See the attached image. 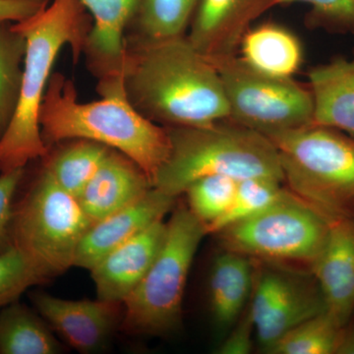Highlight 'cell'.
Wrapping results in <instances>:
<instances>
[{"mask_svg":"<svg viewBox=\"0 0 354 354\" xmlns=\"http://www.w3.org/2000/svg\"><path fill=\"white\" fill-rule=\"evenodd\" d=\"M200 0H140L128 41H156L185 36Z\"/></svg>","mask_w":354,"mask_h":354,"instance_id":"22","label":"cell"},{"mask_svg":"<svg viewBox=\"0 0 354 354\" xmlns=\"http://www.w3.org/2000/svg\"><path fill=\"white\" fill-rule=\"evenodd\" d=\"M152 187L150 179L136 162L111 149L78 201L95 223L137 201Z\"/></svg>","mask_w":354,"mask_h":354,"instance_id":"17","label":"cell"},{"mask_svg":"<svg viewBox=\"0 0 354 354\" xmlns=\"http://www.w3.org/2000/svg\"><path fill=\"white\" fill-rule=\"evenodd\" d=\"M24 169L0 172V253L12 247L10 227L14 199L25 177Z\"/></svg>","mask_w":354,"mask_h":354,"instance_id":"30","label":"cell"},{"mask_svg":"<svg viewBox=\"0 0 354 354\" xmlns=\"http://www.w3.org/2000/svg\"><path fill=\"white\" fill-rule=\"evenodd\" d=\"M277 6V0H200L187 35L209 60L236 55L254 21Z\"/></svg>","mask_w":354,"mask_h":354,"instance_id":"13","label":"cell"},{"mask_svg":"<svg viewBox=\"0 0 354 354\" xmlns=\"http://www.w3.org/2000/svg\"><path fill=\"white\" fill-rule=\"evenodd\" d=\"M123 87L130 104L160 127H205L230 118L218 69L186 35L127 39Z\"/></svg>","mask_w":354,"mask_h":354,"instance_id":"1","label":"cell"},{"mask_svg":"<svg viewBox=\"0 0 354 354\" xmlns=\"http://www.w3.org/2000/svg\"><path fill=\"white\" fill-rule=\"evenodd\" d=\"M165 234L167 223L158 221L102 258L91 270L97 298L122 302L150 269Z\"/></svg>","mask_w":354,"mask_h":354,"instance_id":"16","label":"cell"},{"mask_svg":"<svg viewBox=\"0 0 354 354\" xmlns=\"http://www.w3.org/2000/svg\"><path fill=\"white\" fill-rule=\"evenodd\" d=\"M25 53L24 36L13 23H0V137L17 104Z\"/></svg>","mask_w":354,"mask_h":354,"instance_id":"24","label":"cell"},{"mask_svg":"<svg viewBox=\"0 0 354 354\" xmlns=\"http://www.w3.org/2000/svg\"><path fill=\"white\" fill-rule=\"evenodd\" d=\"M255 327L249 309L241 316L234 327L223 337L218 353L221 354H248L253 348Z\"/></svg>","mask_w":354,"mask_h":354,"instance_id":"31","label":"cell"},{"mask_svg":"<svg viewBox=\"0 0 354 354\" xmlns=\"http://www.w3.org/2000/svg\"><path fill=\"white\" fill-rule=\"evenodd\" d=\"M209 62L220 74L228 120L268 138L313 123V97L309 87L292 78L260 73L236 55Z\"/></svg>","mask_w":354,"mask_h":354,"instance_id":"9","label":"cell"},{"mask_svg":"<svg viewBox=\"0 0 354 354\" xmlns=\"http://www.w3.org/2000/svg\"><path fill=\"white\" fill-rule=\"evenodd\" d=\"M342 326L327 311L286 333L268 349L269 354H335Z\"/></svg>","mask_w":354,"mask_h":354,"instance_id":"26","label":"cell"},{"mask_svg":"<svg viewBox=\"0 0 354 354\" xmlns=\"http://www.w3.org/2000/svg\"><path fill=\"white\" fill-rule=\"evenodd\" d=\"M109 150L111 148L97 142L77 139L51 157L44 169L62 189L78 199Z\"/></svg>","mask_w":354,"mask_h":354,"instance_id":"23","label":"cell"},{"mask_svg":"<svg viewBox=\"0 0 354 354\" xmlns=\"http://www.w3.org/2000/svg\"><path fill=\"white\" fill-rule=\"evenodd\" d=\"M31 299L51 330L81 353L102 351L122 322V302L68 300L41 291L32 293Z\"/></svg>","mask_w":354,"mask_h":354,"instance_id":"12","label":"cell"},{"mask_svg":"<svg viewBox=\"0 0 354 354\" xmlns=\"http://www.w3.org/2000/svg\"><path fill=\"white\" fill-rule=\"evenodd\" d=\"M93 223L78 199L43 169L14 203L11 241L48 281L74 266L78 247Z\"/></svg>","mask_w":354,"mask_h":354,"instance_id":"6","label":"cell"},{"mask_svg":"<svg viewBox=\"0 0 354 354\" xmlns=\"http://www.w3.org/2000/svg\"><path fill=\"white\" fill-rule=\"evenodd\" d=\"M283 181L269 177H251L239 181L232 205L216 223L206 230L208 234H218L230 225L241 223L271 207L281 199L288 189Z\"/></svg>","mask_w":354,"mask_h":354,"instance_id":"25","label":"cell"},{"mask_svg":"<svg viewBox=\"0 0 354 354\" xmlns=\"http://www.w3.org/2000/svg\"><path fill=\"white\" fill-rule=\"evenodd\" d=\"M308 4L314 25L354 34V0H277V6Z\"/></svg>","mask_w":354,"mask_h":354,"instance_id":"29","label":"cell"},{"mask_svg":"<svg viewBox=\"0 0 354 354\" xmlns=\"http://www.w3.org/2000/svg\"><path fill=\"white\" fill-rule=\"evenodd\" d=\"M167 129L171 152L153 187L171 196L183 194L191 183L209 176L237 180L269 177L283 183L276 146L250 128L227 118L205 127Z\"/></svg>","mask_w":354,"mask_h":354,"instance_id":"4","label":"cell"},{"mask_svg":"<svg viewBox=\"0 0 354 354\" xmlns=\"http://www.w3.org/2000/svg\"><path fill=\"white\" fill-rule=\"evenodd\" d=\"M62 346L39 313L20 300L0 309V354H57Z\"/></svg>","mask_w":354,"mask_h":354,"instance_id":"21","label":"cell"},{"mask_svg":"<svg viewBox=\"0 0 354 354\" xmlns=\"http://www.w3.org/2000/svg\"><path fill=\"white\" fill-rule=\"evenodd\" d=\"M257 271L249 312L264 353L286 333L326 311L313 274L272 265Z\"/></svg>","mask_w":354,"mask_h":354,"instance_id":"10","label":"cell"},{"mask_svg":"<svg viewBox=\"0 0 354 354\" xmlns=\"http://www.w3.org/2000/svg\"><path fill=\"white\" fill-rule=\"evenodd\" d=\"M326 311L344 327L354 311V221L351 218L330 221L329 234L312 265Z\"/></svg>","mask_w":354,"mask_h":354,"instance_id":"15","label":"cell"},{"mask_svg":"<svg viewBox=\"0 0 354 354\" xmlns=\"http://www.w3.org/2000/svg\"><path fill=\"white\" fill-rule=\"evenodd\" d=\"M204 225L187 206L177 207L167 221L162 248L145 277L122 301L120 327L132 335H165L178 326L184 290Z\"/></svg>","mask_w":354,"mask_h":354,"instance_id":"7","label":"cell"},{"mask_svg":"<svg viewBox=\"0 0 354 354\" xmlns=\"http://www.w3.org/2000/svg\"><path fill=\"white\" fill-rule=\"evenodd\" d=\"M239 181L230 176H209L197 179L188 186L184 192L187 195V207L201 221L205 230L230 208Z\"/></svg>","mask_w":354,"mask_h":354,"instance_id":"27","label":"cell"},{"mask_svg":"<svg viewBox=\"0 0 354 354\" xmlns=\"http://www.w3.org/2000/svg\"><path fill=\"white\" fill-rule=\"evenodd\" d=\"M44 281L38 270L16 247L0 253V309L20 300L29 288Z\"/></svg>","mask_w":354,"mask_h":354,"instance_id":"28","label":"cell"},{"mask_svg":"<svg viewBox=\"0 0 354 354\" xmlns=\"http://www.w3.org/2000/svg\"><path fill=\"white\" fill-rule=\"evenodd\" d=\"M278 151L283 183L329 221L354 209V138L309 124L270 137Z\"/></svg>","mask_w":354,"mask_h":354,"instance_id":"5","label":"cell"},{"mask_svg":"<svg viewBox=\"0 0 354 354\" xmlns=\"http://www.w3.org/2000/svg\"><path fill=\"white\" fill-rule=\"evenodd\" d=\"M335 354H354V325L342 328Z\"/></svg>","mask_w":354,"mask_h":354,"instance_id":"33","label":"cell"},{"mask_svg":"<svg viewBox=\"0 0 354 354\" xmlns=\"http://www.w3.org/2000/svg\"><path fill=\"white\" fill-rule=\"evenodd\" d=\"M256 260L223 250L216 258L209 279V308L216 330L227 334L243 314L255 285Z\"/></svg>","mask_w":354,"mask_h":354,"instance_id":"19","label":"cell"},{"mask_svg":"<svg viewBox=\"0 0 354 354\" xmlns=\"http://www.w3.org/2000/svg\"><path fill=\"white\" fill-rule=\"evenodd\" d=\"M239 57L251 68L277 78H292L304 60L299 39L285 27L263 24L249 29L241 39Z\"/></svg>","mask_w":354,"mask_h":354,"instance_id":"20","label":"cell"},{"mask_svg":"<svg viewBox=\"0 0 354 354\" xmlns=\"http://www.w3.org/2000/svg\"><path fill=\"white\" fill-rule=\"evenodd\" d=\"M50 0H0V23L22 22L36 15Z\"/></svg>","mask_w":354,"mask_h":354,"instance_id":"32","label":"cell"},{"mask_svg":"<svg viewBox=\"0 0 354 354\" xmlns=\"http://www.w3.org/2000/svg\"><path fill=\"white\" fill-rule=\"evenodd\" d=\"M13 26L24 36L26 53L15 111L0 137V172L24 169L48 156L39 111L55 60L68 46L72 59L78 62L92 29L81 0H50L36 15Z\"/></svg>","mask_w":354,"mask_h":354,"instance_id":"2","label":"cell"},{"mask_svg":"<svg viewBox=\"0 0 354 354\" xmlns=\"http://www.w3.org/2000/svg\"><path fill=\"white\" fill-rule=\"evenodd\" d=\"M313 124L354 138V55L337 57L309 71Z\"/></svg>","mask_w":354,"mask_h":354,"instance_id":"18","label":"cell"},{"mask_svg":"<svg viewBox=\"0 0 354 354\" xmlns=\"http://www.w3.org/2000/svg\"><path fill=\"white\" fill-rule=\"evenodd\" d=\"M330 221L290 192L261 212L218 234L223 250L266 264L311 270L322 250Z\"/></svg>","mask_w":354,"mask_h":354,"instance_id":"8","label":"cell"},{"mask_svg":"<svg viewBox=\"0 0 354 354\" xmlns=\"http://www.w3.org/2000/svg\"><path fill=\"white\" fill-rule=\"evenodd\" d=\"M39 127L48 149L66 140L97 142L136 162L152 185L171 152L167 128L142 115L124 91L82 102L74 83L59 72H53L46 88Z\"/></svg>","mask_w":354,"mask_h":354,"instance_id":"3","label":"cell"},{"mask_svg":"<svg viewBox=\"0 0 354 354\" xmlns=\"http://www.w3.org/2000/svg\"><path fill=\"white\" fill-rule=\"evenodd\" d=\"M92 17L83 55L97 78V92L106 95L124 91L127 34L138 10L140 0H81Z\"/></svg>","mask_w":354,"mask_h":354,"instance_id":"11","label":"cell"},{"mask_svg":"<svg viewBox=\"0 0 354 354\" xmlns=\"http://www.w3.org/2000/svg\"><path fill=\"white\" fill-rule=\"evenodd\" d=\"M176 198L152 187L137 201L95 221L84 235L74 266L91 271L121 244L153 223L164 220Z\"/></svg>","mask_w":354,"mask_h":354,"instance_id":"14","label":"cell"}]
</instances>
